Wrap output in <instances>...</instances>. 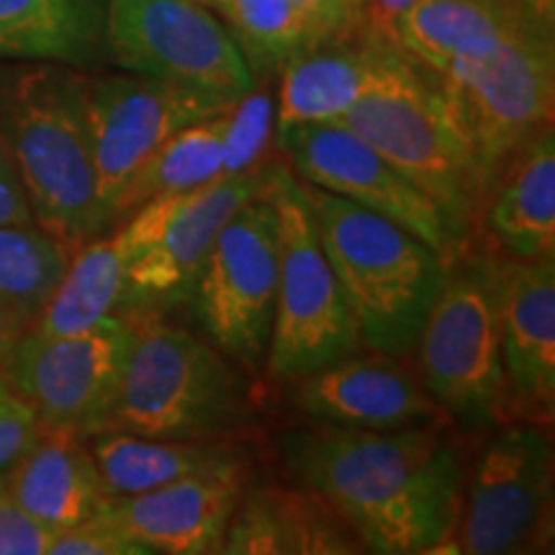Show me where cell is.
Instances as JSON below:
<instances>
[{
    "label": "cell",
    "mask_w": 555,
    "mask_h": 555,
    "mask_svg": "<svg viewBox=\"0 0 555 555\" xmlns=\"http://www.w3.org/2000/svg\"><path fill=\"white\" fill-rule=\"evenodd\" d=\"M286 466L386 555L453 553L463 466L442 425L356 429L319 425L283 440Z\"/></svg>",
    "instance_id": "cell-1"
},
{
    "label": "cell",
    "mask_w": 555,
    "mask_h": 555,
    "mask_svg": "<svg viewBox=\"0 0 555 555\" xmlns=\"http://www.w3.org/2000/svg\"><path fill=\"white\" fill-rule=\"evenodd\" d=\"M90 73L57 62L0 65V144L34 221L69 253L111 232L88 129Z\"/></svg>",
    "instance_id": "cell-2"
},
{
    "label": "cell",
    "mask_w": 555,
    "mask_h": 555,
    "mask_svg": "<svg viewBox=\"0 0 555 555\" xmlns=\"http://www.w3.org/2000/svg\"><path fill=\"white\" fill-rule=\"evenodd\" d=\"M304 191L360 347L378 356H409L448 273V260L397 221L309 183Z\"/></svg>",
    "instance_id": "cell-3"
},
{
    "label": "cell",
    "mask_w": 555,
    "mask_h": 555,
    "mask_svg": "<svg viewBox=\"0 0 555 555\" xmlns=\"http://www.w3.org/2000/svg\"><path fill=\"white\" fill-rule=\"evenodd\" d=\"M131 337L106 429L168 440H219L253 422L242 367L155 311L127 319Z\"/></svg>",
    "instance_id": "cell-4"
},
{
    "label": "cell",
    "mask_w": 555,
    "mask_h": 555,
    "mask_svg": "<svg viewBox=\"0 0 555 555\" xmlns=\"http://www.w3.org/2000/svg\"><path fill=\"white\" fill-rule=\"evenodd\" d=\"M337 124L363 137L433 198L457 245L468 240L481 221L483 191L466 139L450 116L433 69L401 54L391 73Z\"/></svg>",
    "instance_id": "cell-5"
},
{
    "label": "cell",
    "mask_w": 555,
    "mask_h": 555,
    "mask_svg": "<svg viewBox=\"0 0 555 555\" xmlns=\"http://www.w3.org/2000/svg\"><path fill=\"white\" fill-rule=\"evenodd\" d=\"M437 80L486 201L504 165L553 127V13L530 11L494 50L446 69Z\"/></svg>",
    "instance_id": "cell-6"
},
{
    "label": "cell",
    "mask_w": 555,
    "mask_h": 555,
    "mask_svg": "<svg viewBox=\"0 0 555 555\" xmlns=\"http://www.w3.org/2000/svg\"><path fill=\"white\" fill-rule=\"evenodd\" d=\"M262 193L278 219V296L266 367L273 380H296L358 352L360 337L301 180L288 165L270 163Z\"/></svg>",
    "instance_id": "cell-7"
},
{
    "label": "cell",
    "mask_w": 555,
    "mask_h": 555,
    "mask_svg": "<svg viewBox=\"0 0 555 555\" xmlns=\"http://www.w3.org/2000/svg\"><path fill=\"white\" fill-rule=\"evenodd\" d=\"M414 347L422 386L448 420L466 429H486L506 420L515 404L483 260L453 273L448 270Z\"/></svg>",
    "instance_id": "cell-8"
},
{
    "label": "cell",
    "mask_w": 555,
    "mask_h": 555,
    "mask_svg": "<svg viewBox=\"0 0 555 555\" xmlns=\"http://www.w3.org/2000/svg\"><path fill=\"white\" fill-rule=\"evenodd\" d=\"M108 60L124 73L237 101L255 75L229 26L198 0H103Z\"/></svg>",
    "instance_id": "cell-9"
},
{
    "label": "cell",
    "mask_w": 555,
    "mask_h": 555,
    "mask_svg": "<svg viewBox=\"0 0 555 555\" xmlns=\"http://www.w3.org/2000/svg\"><path fill=\"white\" fill-rule=\"evenodd\" d=\"M278 296V219L266 193L229 217L193 288L201 327L242 371L266 365Z\"/></svg>",
    "instance_id": "cell-10"
},
{
    "label": "cell",
    "mask_w": 555,
    "mask_h": 555,
    "mask_svg": "<svg viewBox=\"0 0 555 555\" xmlns=\"http://www.w3.org/2000/svg\"><path fill=\"white\" fill-rule=\"evenodd\" d=\"M129 337L121 314L103 317L73 335H39L29 327L0 378L31 409L41 429L88 440L106 429Z\"/></svg>",
    "instance_id": "cell-11"
},
{
    "label": "cell",
    "mask_w": 555,
    "mask_h": 555,
    "mask_svg": "<svg viewBox=\"0 0 555 555\" xmlns=\"http://www.w3.org/2000/svg\"><path fill=\"white\" fill-rule=\"evenodd\" d=\"M553 442L540 425L504 427L463 491L453 553H535L553 532Z\"/></svg>",
    "instance_id": "cell-12"
},
{
    "label": "cell",
    "mask_w": 555,
    "mask_h": 555,
    "mask_svg": "<svg viewBox=\"0 0 555 555\" xmlns=\"http://www.w3.org/2000/svg\"><path fill=\"white\" fill-rule=\"evenodd\" d=\"M232 101L214 99L131 73L90 75L88 129L95 178L108 227L119 224V206L131 178L168 139L193 121L219 114Z\"/></svg>",
    "instance_id": "cell-13"
},
{
    "label": "cell",
    "mask_w": 555,
    "mask_h": 555,
    "mask_svg": "<svg viewBox=\"0 0 555 555\" xmlns=\"http://www.w3.org/2000/svg\"><path fill=\"white\" fill-rule=\"evenodd\" d=\"M275 150L304 183L409 229L448 262L457 245L442 211L406 176L345 124H296L275 131Z\"/></svg>",
    "instance_id": "cell-14"
},
{
    "label": "cell",
    "mask_w": 555,
    "mask_h": 555,
    "mask_svg": "<svg viewBox=\"0 0 555 555\" xmlns=\"http://www.w3.org/2000/svg\"><path fill=\"white\" fill-rule=\"evenodd\" d=\"M268 168L219 178L204 189L178 196L157 237L129 266L121 307L155 311L189 301L221 227L242 204L260 196Z\"/></svg>",
    "instance_id": "cell-15"
},
{
    "label": "cell",
    "mask_w": 555,
    "mask_h": 555,
    "mask_svg": "<svg viewBox=\"0 0 555 555\" xmlns=\"http://www.w3.org/2000/svg\"><path fill=\"white\" fill-rule=\"evenodd\" d=\"M494 291L512 404L551 420L555 406V258L483 260Z\"/></svg>",
    "instance_id": "cell-16"
},
{
    "label": "cell",
    "mask_w": 555,
    "mask_h": 555,
    "mask_svg": "<svg viewBox=\"0 0 555 555\" xmlns=\"http://www.w3.org/2000/svg\"><path fill=\"white\" fill-rule=\"evenodd\" d=\"M242 491L245 463L237 461L142 494L116 496L106 512L144 555H208L221 553Z\"/></svg>",
    "instance_id": "cell-17"
},
{
    "label": "cell",
    "mask_w": 555,
    "mask_h": 555,
    "mask_svg": "<svg viewBox=\"0 0 555 555\" xmlns=\"http://www.w3.org/2000/svg\"><path fill=\"white\" fill-rule=\"evenodd\" d=\"M291 401L319 425L406 429L446 425L448 414L397 358L356 352L294 380Z\"/></svg>",
    "instance_id": "cell-18"
},
{
    "label": "cell",
    "mask_w": 555,
    "mask_h": 555,
    "mask_svg": "<svg viewBox=\"0 0 555 555\" xmlns=\"http://www.w3.org/2000/svg\"><path fill=\"white\" fill-rule=\"evenodd\" d=\"M176 201L178 196L152 198L121 219L116 232L111 229L75 249L57 288L31 319V330L39 335H73L116 314L129 266L157 237Z\"/></svg>",
    "instance_id": "cell-19"
},
{
    "label": "cell",
    "mask_w": 555,
    "mask_h": 555,
    "mask_svg": "<svg viewBox=\"0 0 555 555\" xmlns=\"http://www.w3.org/2000/svg\"><path fill=\"white\" fill-rule=\"evenodd\" d=\"M401 54L367 29L317 41L278 73L275 131L339 121L391 73Z\"/></svg>",
    "instance_id": "cell-20"
},
{
    "label": "cell",
    "mask_w": 555,
    "mask_h": 555,
    "mask_svg": "<svg viewBox=\"0 0 555 555\" xmlns=\"http://www.w3.org/2000/svg\"><path fill=\"white\" fill-rule=\"evenodd\" d=\"M363 540L317 491L255 486L242 491L221 553L229 555H347Z\"/></svg>",
    "instance_id": "cell-21"
},
{
    "label": "cell",
    "mask_w": 555,
    "mask_h": 555,
    "mask_svg": "<svg viewBox=\"0 0 555 555\" xmlns=\"http://www.w3.org/2000/svg\"><path fill=\"white\" fill-rule=\"evenodd\" d=\"M11 496L52 530L99 515L111 502L86 437L39 429L37 440L3 470Z\"/></svg>",
    "instance_id": "cell-22"
},
{
    "label": "cell",
    "mask_w": 555,
    "mask_h": 555,
    "mask_svg": "<svg viewBox=\"0 0 555 555\" xmlns=\"http://www.w3.org/2000/svg\"><path fill=\"white\" fill-rule=\"evenodd\" d=\"M530 11L553 13V0H414L393 47L442 75L494 50Z\"/></svg>",
    "instance_id": "cell-23"
},
{
    "label": "cell",
    "mask_w": 555,
    "mask_h": 555,
    "mask_svg": "<svg viewBox=\"0 0 555 555\" xmlns=\"http://www.w3.org/2000/svg\"><path fill=\"white\" fill-rule=\"evenodd\" d=\"M481 217L499 253L517 260L555 258V137H532L499 172Z\"/></svg>",
    "instance_id": "cell-24"
},
{
    "label": "cell",
    "mask_w": 555,
    "mask_h": 555,
    "mask_svg": "<svg viewBox=\"0 0 555 555\" xmlns=\"http://www.w3.org/2000/svg\"><path fill=\"white\" fill-rule=\"evenodd\" d=\"M0 60L101 65L108 60L103 0H0Z\"/></svg>",
    "instance_id": "cell-25"
},
{
    "label": "cell",
    "mask_w": 555,
    "mask_h": 555,
    "mask_svg": "<svg viewBox=\"0 0 555 555\" xmlns=\"http://www.w3.org/2000/svg\"><path fill=\"white\" fill-rule=\"evenodd\" d=\"M88 442L111 499L142 494L240 461V455L219 440H168L103 429L90 435Z\"/></svg>",
    "instance_id": "cell-26"
},
{
    "label": "cell",
    "mask_w": 555,
    "mask_h": 555,
    "mask_svg": "<svg viewBox=\"0 0 555 555\" xmlns=\"http://www.w3.org/2000/svg\"><path fill=\"white\" fill-rule=\"evenodd\" d=\"M229 108V106H227ZM224 108V111H227ZM224 111L176 131L131 178L119 206V221L159 196H180L221 178Z\"/></svg>",
    "instance_id": "cell-27"
},
{
    "label": "cell",
    "mask_w": 555,
    "mask_h": 555,
    "mask_svg": "<svg viewBox=\"0 0 555 555\" xmlns=\"http://www.w3.org/2000/svg\"><path fill=\"white\" fill-rule=\"evenodd\" d=\"M255 80L281 73L296 54L327 39L291 0H227L219 13Z\"/></svg>",
    "instance_id": "cell-28"
},
{
    "label": "cell",
    "mask_w": 555,
    "mask_h": 555,
    "mask_svg": "<svg viewBox=\"0 0 555 555\" xmlns=\"http://www.w3.org/2000/svg\"><path fill=\"white\" fill-rule=\"evenodd\" d=\"M69 255L39 224H0V298L34 319L65 275Z\"/></svg>",
    "instance_id": "cell-29"
},
{
    "label": "cell",
    "mask_w": 555,
    "mask_h": 555,
    "mask_svg": "<svg viewBox=\"0 0 555 555\" xmlns=\"http://www.w3.org/2000/svg\"><path fill=\"white\" fill-rule=\"evenodd\" d=\"M275 144V93L255 82L224 111V159L221 178L247 176L268 168Z\"/></svg>",
    "instance_id": "cell-30"
},
{
    "label": "cell",
    "mask_w": 555,
    "mask_h": 555,
    "mask_svg": "<svg viewBox=\"0 0 555 555\" xmlns=\"http://www.w3.org/2000/svg\"><path fill=\"white\" fill-rule=\"evenodd\" d=\"M50 555H144V551L111 519L103 506L99 515L60 530Z\"/></svg>",
    "instance_id": "cell-31"
},
{
    "label": "cell",
    "mask_w": 555,
    "mask_h": 555,
    "mask_svg": "<svg viewBox=\"0 0 555 555\" xmlns=\"http://www.w3.org/2000/svg\"><path fill=\"white\" fill-rule=\"evenodd\" d=\"M57 530L41 525L5 489L0 474V555H50Z\"/></svg>",
    "instance_id": "cell-32"
},
{
    "label": "cell",
    "mask_w": 555,
    "mask_h": 555,
    "mask_svg": "<svg viewBox=\"0 0 555 555\" xmlns=\"http://www.w3.org/2000/svg\"><path fill=\"white\" fill-rule=\"evenodd\" d=\"M39 429L31 409L0 378V474L37 440Z\"/></svg>",
    "instance_id": "cell-33"
},
{
    "label": "cell",
    "mask_w": 555,
    "mask_h": 555,
    "mask_svg": "<svg viewBox=\"0 0 555 555\" xmlns=\"http://www.w3.org/2000/svg\"><path fill=\"white\" fill-rule=\"evenodd\" d=\"M324 37H343L367 29L363 0H291ZM371 31V29H367Z\"/></svg>",
    "instance_id": "cell-34"
},
{
    "label": "cell",
    "mask_w": 555,
    "mask_h": 555,
    "mask_svg": "<svg viewBox=\"0 0 555 555\" xmlns=\"http://www.w3.org/2000/svg\"><path fill=\"white\" fill-rule=\"evenodd\" d=\"M0 224H37L9 152L0 144Z\"/></svg>",
    "instance_id": "cell-35"
},
{
    "label": "cell",
    "mask_w": 555,
    "mask_h": 555,
    "mask_svg": "<svg viewBox=\"0 0 555 555\" xmlns=\"http://www.w3.org/2000/svg\"><path fill=\"white\" fill-rule=\"evenodd\" d=\"M412 5L414 0H363L367 29L376 34V37L386 39L388 44H393L401 21L406 18Z\"/></svg>",
    "instance_id": "cell-36"
},
{
    "label": "cell",
    "mask_w": 555,
    "mask_h": 555,
    "mask_svg": "<svg viewBox=\"0 0 555 555\" xmlns=\"http://www.w3.org/2000/svg\"><path fill=\"white\" fill-rule=\"evenodd\" d=\"M29 327H31V317L0 298V373H3L5 363H9L13 347H16V343L24 337V332Z\"/></svg>",
    "instance_id": "cell-37"
},
{
    "label": "cell",
    "mask_w": 555,
    "mask_h": 555,
    "mask_svg": "<svg viewBox=\"0 0 555 555\" xmlns=\"http://www.w3.org/2000/svg\"><path fill=\"white\" fill-rule=\"evenodd\" d=\"M198 3H204V5H206V9H211V11H217V13H221V11H224L227 0H198Z\"/></svg>",
    "instance_id": "cell-38"
}]
</instances>
